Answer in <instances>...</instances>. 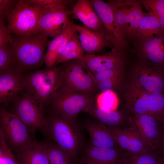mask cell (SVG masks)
<instances>
[{"label":"cell","instance_id":"cell-1","mask_svg":"<svg viewBox=\"0 0 164 164\" xmlns=\"http://www.w3.org/2000/svg\"><path fill=\"white\" fill-rule=\"evenodd\" d=\"M43 34L12 36L9 42L15 59L17 69L25 73L44 63V51L50 43Z\"/></svg>","mask_w":164,"mask_h":164},{"label":"cell","instance_id":"cell-2","mask_svg":"<svg viewBox=\"0 0 164 164\" xmlns=\"http://www.w3.org/2000/svg\"><path fill=\"white\" fill-rule=\"evenodd\" d=\"M46 118L40 131L42 134L46 139L55 143L77 160L84 138L81 129L76 120L67 121L49 114Z\"/></svg>","mask_w":164,"mask_h":164},{"label":"cell","instance_id":"cell-3","mask_svg":"<svg viewBox=\"0 0 164 164\" xmlns=\"http://www.w3.org/2000/svg\"><path fill=\"white\" fill-rule=\"evenodd\" d=\"M61 64L24 73L26 89L45 110L62 84Z\"/></svg>","mask_w":164,"mask_h":164},{"label":"cell","instance_id":"cell-4","mask_svg":"<svg viewBox=\"0 0 164 164\" xmlns=\"http://www.w3.org/2000/svg\"><path fill=\"white\" fill-rule=\"evenodd\" d=\"M94 99L93 95L60 88L46 108L48 107V114L67 121H75L78 114L80 111L85 112Z\"/></svg>","mask_w":164,"mask_h":164},{"label":"cell","instance_id":"cell-5","mask_svg":"<svg viewBox=\"0 0 164 164\" xmlns=\"http://www.w3.org/2000/svg\"><path fill=\"white\" fill-rule=\"evenodd\" d=\"M125 96L134 114L147 115L164 122V93L148 92L130 84Z\"/></svg>","mask_w":164,"mask_h":164},{"label":"cell","instance_id":"cell-6","mask_svg":"<svg viewBox=\"0 0 164 164\" xmlns=\"http://www.w3.org/2000/svg\"><path fill=\"white\" fill-rule=\"evenodd\" d=\"M61 64L62 78L61 88L94 96L98 92L92 74L81 60L72 59Z\"/></svg>","mask_w":164,"mask_h":164},{"label":"cell","instance_id":"cell-7","mask_svg":"<svg viewBox=\"0 0 164 164\" xmlns=\"http://www.w3.org/2000/svg\"><path fill=\"white\" fill-rule=\"evenodd\" d=\"M43 8L32 6L25 0H18L13 11L7 16V28L16 36L39 34L38 28Z\"/></svg>","mask_w":164,"mask_h":164},{"label":"cell","instance_id":"cell-8","mask_svg":"<svg viewBox=\"0 0 164 164\" xmlns=\"http://www.w3.org/2000/svg\"><path fill=\"white\" fill-rule=\"evenodd\" d=\"M1 128L7 143L15 154L26 148L36 141L28 127L19 118L1 107Z\"/></svg>","mask_w":164,"mask_h":164},{"label":"cell","instance_id":"cell-9","mask_svg":"<svg viewBox=\"0 0 164 164\" xmlns=\"http://www.w3.org/2000/svg\"><path fill=\"white\" fill-rule=\"evenodd\" d=\"M106 2L126 39L133 40L145 13L141 0H109Z\"/></svg>","mask_w":164,"mask_h":164},{"label":"cell","instance_id":"cell-10","mask_svg":"<svg viewBox=\"0 0 164 164\" xmlns=\"http://www.w3.org/2000/svg\"><path fill=\"white\" fill-rule=\"evenodd\" d=\"M9 112L22 121L35 138V133L41 131L46 121L45 110L25 90L12 103Z\"/></svg>","mask_w":164,"mask_h":164},{"label":"cell","instance_id":"cell-11","mask_svg":"<svg viewBox=\"0 0 164 164\" xmlns=\"http://www.w3.org/2000/svg\"><path fill=\"white\" fill-rule=\"evenodd\" d=\"M130 84L144 91L164 93V70L142 60L133 67Z\"/></svg>","mask_w":164,"mask_h":164},{"label":"cell","instance_id":"cell-12","mask_svg":"<svg viewBox=\"0 0 164 164\" xmlns=\"http://www.w3.org/2000/svg\"><path fill=\"white\" fill-rule=\"evenodd\" d=\"M104 28L105 38L119 51L125 53L128 44L111 9L102 0H91Z\"/></svg>","mask_w":164,"mask_h":164},{"label":"cell","instance_id":"cell-13","mask_svg":"<svg viewBox=\"0 0 164 164\" xmlns=\"http://www.w3.org/2000/svg\"><path fill=\"white\" fill-rule=\"evenodd\" d=\"M133 41L135 52L142 60L164 70V34L136 36Z\"/></svg>","mask_w":164,"mask_h":164},{"label":"cell","instance_id":"cell-14","mask_svg":"<svg viewBox=\"0 0 164 164\" xmlns=\"http://www.w3.org/2000/svg\"><path fill=\"white\" fill-rule=\"evenodd\" d=\"M72 13V10L66 6L43 8L39 23L38 33L54 39L61 34L63 26L69 21V16Z\"/></svg>","mask_w":164,"mask_h":164},{"label":"cell","instance_id":"cell-15","mask_svg":"<svg viewBox=\"0 0 164 164\" xmlns=\"http://www.w3.org/2000/svg\"><path fill=\"white\" fill-rule=\"evenodd\" d=\"M25 73L17 69L0 73V103L6 109L25 90Z\"/></svg>","mask_w":164,"mask_h":164},{"label":"cell","instance_id":"cell-16","mask_svg":"<svg viewBox=\"0 0 164 164\" xmlns=\"http://www.w3.org/2000/svg\"><path fill=\"white\" fill-rule=\"evenodd\" d=\"M85 67L92 73L111 69L125 67V53L115 48L111 51L94 54L85 53L81 61Z\"/></svg>","mask_w":164,"mask_h":164},{"label":"cell","instance_id":"cell-17","mask_svg":"<svg viewBox=\"0 0 164 164\" xmlns=\"http://www.w3.org/2000/svg\"><path fill=\"white\" fill-rule=\"evenodd\" d=\"M132 126L138 132L151 150L158 148L160 138L159 121L146 114H134L130 119Z\"/></svg>","mask_w":164,"mask_h":164},{"label":"cell","instance_id":"cell-18","mask_svg":"<svg viewBox=\"0 0 164 164\" xmlns=\"http://www.w3.org/2000/svg\"><path fill=\"white\" fill-rule=\"evenodd\" d=\"M109 128L119 147L126 152L138 153L150 152L152 150L133 127L123 129Z\"/></svg>","mask_w":164,"mask_h":164},{"label":"cell","instance_id":"cell-19","mask_svg":"<svg viewBox=\"0 0 164 164\" xmlns=\"http://www.w3.org/2000/svg\"><path fill=\"white\" fill-rule=\"evenodd\" d=\"M73 25L78 33L81 44L85 53L91 55L103 53L106 48L114 47L105 38L104 33H98L85 26Z\"/></svg>","mask_w":164,"mask_h":164},{"label":"cell","instance_id":"cell-20","mask_svg":"<svg viewBox=\"0 0 164 164\" xmlns=\"http://www.w3.org/2000/svg\"><path fill=\"white\" fill-rule=\"evenodd\" d=\"M72 11L85 26L98 33H104L103 25L91 0H77Z\"/></svg>","mask_w":164,"mask_h":164},{"label":"cell","instance_id":"cell-21","mask_svg":"<svg viewBox=\"0 0 164 164\" xmlns=\"http://www.w3.org/2000/svg\"><path fill=\"white\" fill-rule=\"evenodd\" d=\"M119 147L102 148L90 145L82 159L99 164H121L123 153Z\"/></svg>","mask_w":164,"mask_h":164},{"label":"cell","instance_id":"cell-22","mask_svg":"<svg viewBox=\"0 0 164 164\" xmlns=\"http://www.w3.org/2000/svg\"><path fill=\"white\" fill-rule=\"evenodd\" d=\"M84 126L90 137V145L102 148L119 147L109 128L104 124L99 121H89Z\"/></svg>","mask_w":164,"mask_h":164},{"label":"cell","instance_id":"cell-23","mask_svg":"<svg viewBox=\"0 0 164 164\" xmlns=\"http://www.w3.org/2000/svg\"><path fill=\"white\" fill-rule=\"evenodd\" d=\"M15 155L22 164H50L43 141H35Z\"/></svg>","mask_w":164,"mask_h":164},{"label":"cell","instance_id":"cell-24","mask_svg":"<svg viewBox=\"0 0 164 164\" xmlns=\"http://www.w3.org/2000/svg\"><path fill=\"white\" fill-rule=\"evenodd\" d=\"M85 53L81 44L78 34L76 31L71 37L63 48L53 67L57 66L72 59H77L81 61Z\"/></svg>","mask_w":164,"mask_h":164},{"label":"cell","instance_id":"cell-25","mask_svg":"<svg viewBox=\"0 0 164 164\" xmlns=\"http://www.w3.org/2000/svg\"><path fill=\"white\" fill-rule=\"evenodd\" d=\"M85 112L105 125L117 126L121 123L123 120L120 112L117 110L108 111L101 109L97 106L96 103L95 104L94 100Z\"/></svg>","mask_w":164,"mask_h":164},{"label":"cell","instance_id":"cell-26","mask_svg":"<svg viewBox=\"0 0 164 164\" xmlns=\"http://www.w3.org/2000/svg\"><path fill=\"white\" fill-rule=\"evenodd\" d=\"M43 142L50 164H76L77 160L55 143L46 139Z\"/></svg>","mask_w":164,"mask_h":164},{"label":"cell","instance_id":"cell-27","mask_svg":"<svg viewBox=\"0 0 164 164\" xmlns=\"http://www.w3.org/2000/svg\"><path fill=\"white\" fill-rule=\"evenodd\" d=\"M155 34H164V30L157 18L149 13H145L135 36H148Z\"/></svg>","mask_w":164,"mask_h":164},{"label":"cell","instance_id":"cell-28","mask_svg":"<svg viewBox=\"0 0 164 164\" xmlns=\"http://www.w3.org/2000/svg\"><path fill=\"white\" fill-rule=\"evenodd\" d=\"M121 164H162L161 157L150 152L123 154Z\"/></svg>","mask_w":164,"mask_h":164},{"label":"cell","instance_id":"cell-29","mask_svg":"<svg viewBox=\"0 0 164 164\" xmlns=\"http://www.w3.org/2000/svg\"><path fill=\"white\" fill-rule=\"evenodd\" d=\"M16 69L15 59L9 43L0 46V73Z\"/></svg>","mask_w":164,"mask_h":164},{"label":"cell","instance_id":"cell-30","mask_svg":"<svg viewBox=\"0 0 164 164\" xmlns=\"http://www.w3.org/2000/svg\"><path fill=\"white\" fill-rule=\"evenodd\" d=\"M96 103L97 106L108 111H116L119 104V100L116 93L109 90L101 93L97 96Z\"/></svg>","mask_w":164,"mask_h":164},{"label":"cell","instance_id":"cell-31","mask_svg":"<svg viewBox=\"0 0 164 164\" xmlns=\"http://www.w3.org/2000/svg\"><path fill=\"white\" fill-rule=\"evenodd\" d=\"M142 5L148 13L158 20L164 30V0H141Z\"/></svg>","mask_w":164,"mask_h":164},{"label":"cell","instance_id":"cell-32","mask_svg":"<svg viewBox=\"0 0 164 164\" xmlns=\"http://www.w3.org/2000/svg\"><path fill=\"white\" fill-rule=\"evenodd\" d=\"M0 164H22L8 146L2 130H0Z\"/></svg>","mask_w":164,"mask_h":164},{"label":"cell","instance_id":"cell-33","mask_svg":"<svg viewBox=\"0 0 164 164\" xmlns=\"http://www.w3.org/2000/svg\"><path fill=\"white\" fill-rule=\"evenodd\" d=\"M123 76L116 77L104 80L96 84L98 92L101 93L109 90L113 91L120 89Z\"/></svg>","mask_w":164,"mask_h":164},{"label":"cell","instance_id":"cell-34","mask_svg":"<svg viewBox=\"0 0 164 164\" xmlns=\"http://www.w3.org/2000/svg\"><path fill=\"white\" fill-rule=\"evenodd\" d=\"M125 67L116 68L92 73L96 84L104 80L122 76Z\"/></svg>","mask_w":164,"mask_h":164},{"label":"cell","instance_id":"cell-35","mask_svg":"<svg viewBox=\"0 0 164 164\" xmlns=\"http://www.w3.org/2000/svg\"><path fill=\"white\" fill-rule=\"evenodd\" d=\"M30 5L36 7L44 8L54 5L67 6L72 5V0H25Z\"/></svg>","mask_w":164,"mask_h":164},{"label":"cell","instance_id":"cell-36","mask_svg":"<svg viewBox=\"0 0 164 164\" xmlns=\"http://www.w3.org/2000/svg\"><path fill=\"white\" fill-rule=\"evenodd\" d=\"M17 1L0 0V18L7 17L14 9Z\"/></svg>","mask_w":164,"mask_h":164},{"label":"cell","instance_id":"cell-37","mask_svg":"<svg viewBox=\"0 0 164 164\" xmlns=\"http://www.w3.org/2000/svg\"><path fill=\"white\" fill-rule=\"evenodd\" d=\"M4 19L0 18V46L9 43L12 36L4 24Z\"/></svg>","mask_w":164,"mask_h":164},{"label":"cell","instance_id":"cell-38","mask_svg":"<svg viewBox=\"0 0 164 164\" xmlns=\"http://www.w3.org/2000/svg\"><path fill=\"white\" fill-rule=\"evenodd\" d=\"M162 153L161 158H164V122H160V138L159 148Z\"/></svg>","mask_w":164,"mask_h":164},{"label":"cell","instance_id":"cell-39","mask_svg":"<svg viewBox=\"0 0 164 164\" xmlns=\"http://www.w3.org/2000/svg\"><path fill=\"white\" fill-rule=\"evenodd\" d=\"M80 164H99L85 160L83 159H77Z\"/></svg>","mask_w":164,"mask_h":164},{"label":"cell","instance_id":"cell-40","mask_svg":"<svg viewBox=\"0 0 164 164\" xmlns=\"http://www.w3.org/2000/svg\"><path fill=\"white\" fill-rule=\"evenodd\" d=\"M162 164H164V158H161Z\"/></svg>","mask_w":164,"mask_h":164},{"label":"cell","instance_id":"cell-41","mask_svg":"<svg viewBox=\"0 0 164 164\" xmlns=\"http://www.w3.org/2000/svg\"><path fill=\"white\" fill-rule=\"evenodd\" d=\"M76 164H80L77 159V161L76 163Z\"/></svg>","mask_w":164,"mask_h":164}]
</instances>
